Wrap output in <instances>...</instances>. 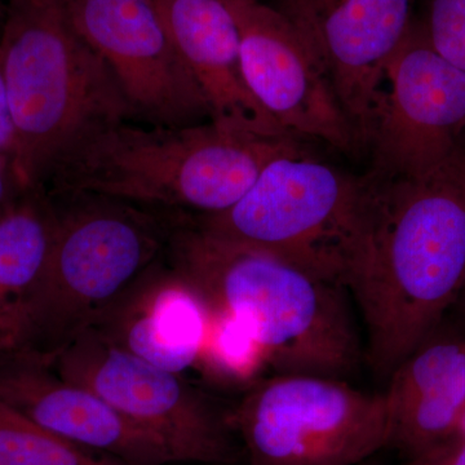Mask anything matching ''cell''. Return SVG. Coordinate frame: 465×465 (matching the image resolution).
I'll list each match as a JSON object with an SVG mask.
<instances>
[{"instance_id": "1", "label": "cell", "mask_w": 465, "mask_h": 465, "mask_svg": "<svg viewBox=\"0 0 465 465\" xmlns=\"http://www.w3.org/2000/svg\"><path fill=\"white\" fill-rule=\"evenodd\" d=\"M365 177L360 237L347 278L378 378L445 321L465 280V146L418 176Z\"/></svg>"}, {"instance_id": "2", "label": "cell", "mask_w": 465, "mask_h": 465, "mask_svg": "<svg viewBox=\"0 0 465 465\" xmlns=\"http://www.w3.org/2000/svg\"><path fill=\"white\" fill-rule=\"evenodd\" d=\"M170 264L207 304L231 312L255 333L272 374L341 379L365 356L344 287L262 251L211 237L182 217Z\"/></svg>"}, {"instance_id": "3", "label": "cell", "mask_w": 465, "mask_h": 465, "mask_svg": "<svg viewBox=\"0 0 465 465\" xmlns=\"http://www.w3.org/2000/svg\"><path fill=\"white\" fill-rule=\"evenodd\" d=\"M299 150L296 137L262 136L213 121L150 128L119 122L76 143L45 189L210 216L237 203L273 159Z\"/></svg>"}, {"instance_id": "4", "label": "cell", "mask_w": 465, "mask_h": 465, "mask_svg": "<svg viewBox=\"0 0 465 465\" xmlns=\"http://www.w3.org/2000/svg\"><path fill=\"white\" fill-rule=\"evenodd\" d=\"M0 65L21 189H45L76 143L134 116L112 70L73 29L60 0H12Z\"/></svg>"}, {"instance_id": "5", "label": "cell", "mask_w": 465, "mask_h": 465, "mask_svg": "<svg viewBox=\"0 0 465 465\" xmlns=\"http://www.w3.org/2000/svg\"><path fill=\"white\" fill-rule=\"evenodd\" d=\"M51 194V193H50ZM50 259L35 286L0 327V349L51 362L85 331L166 250L173 222L149 208L57 193Z\"/></svg>"}, {"instance_id": "6", "label": "cell", "mask_w": 465, "mask_h": 465, "mask_svg": "<svg viewBox=\"0 0 465 465\" xmlns=\"http://www.w3.org/2000/svg\"><path fill=\"white\" fill-rule=\"evenodd\" d=\"M363 195L365 177L299 150L273 159L228 210L189 220L211 237L269 253L347 290Z\"/></svg>"}, {"instance_id": "7", "label": "cell", "mask_w": 465, "mask_h": 465, "mask_svg": "<svg viewBox=\"0 0 465 465\" xmlns=\"http://www.w3.org/2000/svg\"><path fill=\"white\" fill-rule=\"evenodd\" d=\"M231 423L247 465H360L390 442L384 391L326 376H265L244 391Z\"/></svg>"}, {"instance_id": "8", "label": "cell", "mask_w": 465, "mask_h": 465, "mask_svg": "<svg viewBox=\"0 0 465 465\" xmlns=\"http://www.w3.org/2000/svg\"><path fill=\"white\" fill-rule=\"evenodd\" d=\"M48 363L163 443L174 463L234 465L243 457L231 412L222 411L183 375L116 348L94 330Z\"/></svg>"}, {"instance_id": "9", "label": "cell", "mask_w": 465, "mask_h": 465, "mask_svg": "<svg viewBox=\"0 0 465 465\" xmlns=\"http://www.w3.org/2000/svg\"><path fill=\"white\" fill-rule=\"evenodd\" d=\"M464 130L465 72L434 50L414 20L382 73L365 145L372 171L428 173L463 145Z\"/></svg>"}, {"instance_id": "10", "label": "cell", "mask_w": 465, "mask_h": 465, "mask_svg": "<svg viewBox=\"0 0 465 465\" xmlns=\"http://www.w3.org/2000/svg\"><path fill=\"white\" fill-rule=\"evenodd\" d=\"M73 29L112 70L134 116L180 127L211 121L155 0H60Z\"/></svg>"}, {"instance_id": "11", "label": "cell", "mask_w": 465, "mask_h": 465, "mask_svg": "<svg viewBox=\"0 0 465 465\" xmlns=\"http://www.w3.org/2000/svg\"><path fill=\"white\" fill-rule=\"evenodd\" d=\"M225 2L240 30L247 87L265 112L291 136L360 148L329 76L292 24L260 0Z\"/></svg>"}, {"instance_id": "12", "label": "cell", "mask_w": 465, "mask_h": 465, "mask_svg": "<svg viewBox=\"0 0 465 465\" xmlns=\"http://www.w3.org/2000/svg\"><path fill=\"white\" fill-rule=\"evenodd\" d=\"M415 0H275L316 54L365 148L385 65L414 23Z\"/></svg>"}, {"instance_id": "13", "label": "cell", "mask_w": 465, "mask_h": 465, "mask_svg": "<svg viewBox=\"0 0 465 465\" xmlns=\"http://www.w3.org/2000/svg\"><path fill=\"white\" fill-rule=\"evenodd\" d=\"M0 401L48 432L125 464L174 463L155 437L34 354L0 349Z\"/></svg>"}, {"instance_id": "14", "label": "cell", "mask_w": 465, "mask_h": 465, "mask_svg": "<svg viewBox=\"0 0 465 465\" xmlns=\"http://www.w3.org/2000/svg\"><path fill=\"white\" fill-rule=\"evenodd\" d=\"M208 307L173 265L157 262L113 302L92 330L116 348L183 375L197 365Z\"/></svg>"}, {"instance_id": "15", "label": "cell", "mask_w": 465, "mask_h": 465, "mask_svg": "<svg viewBox=\"0 0 465 465\" xmlns=\"http://www.w3.org/2000/svg\"><path fill=\"white\" fill-rule=\"evenodd\" d=\"M155 2L174 48L207 101L211 121L262 136H291L247 87L240 30L225 0Z\"/></svg>"}, {"instance_id": "16", "label": "cell", "mask_w": 465, "mask_h": 465, "mask_svg": "<svg viewBox=\"0 0 465 465\" xmlns=\"http://www.w3.org/2000/svg\"><path fill=\"white\" fill-rule=\"evenodd\" d=\"M388 448L405 460L451 439L465 410V333L445 321L394 369Z\"/></svg>"}, {"instance_id": "17", "label": "cell", "mask_w": 465, "mask_h": 465, "mask_svg": "<svg viewBox=\"0 0 465 465\" xmlns=\"http://www.w3.org/2000/svg\"><path fill=\"white\" fill-rule=\"evenodd\" d=\"M56 226V204L45 189H23L0 215V327L41 278Z\"/></svg>"}, {"instance_id": "18", "label": "cell", "mask_w": 465, "mask_h": 465, "mask_svg": "<svg viewBox=\"0 0 465 465\" xmlns=\"http://www.w3.org/2000/svg\"><path fill=\"white\" fill-rule=\"evenodd\" d=\"M207 307L206 338L195 369L213 384L244 391L272 375L264 349L249 324L224 309Z\"/></svg>"}, {"instance_id": "19", "label": "cell", "mask_w": 465, "mask_h": 465, "mask_svg": "<svg viewBox=\"0 0 465 465\" xmlns=\"http://www.w3.org/2000/svg\"><path fill=\"white\" fill-rule=\"evenodd\" d=\"M0 465L128 464L61 439L0 401Z\"/></svg>"}, {"instance_id": "20", "label": "cell", "mask_w": 465, "mask_h": 465, "mask_svg": "<svg viewBox=\"0 0 465 465\" xmlns=\"http://www.w3.org/2000/svg\"><path fill=\"white\" fill-rule=\"evenodd\" d=\"M420 23L434 50L465 72V0H430Z\"/></svg>"}, {"instance_id": "21", "label": "cell", "mask_w": 465, "mask_h": 465, "mask_svg": "<svg viewBox=\"0 0 465 465\" xmlns=\"http://www.w3.org/2000/svg\"><path fill=\"white\" fill-rule=\"evenodd\" d=\"M403 465H465V439L446 440L424 454L405 460Z\"/></svg>"}, {"instance_id": "22", "label": "cell", "mask_w": 465, "mask_h": 465, "mask_svg": "<svg viewBox=\"0 0 465 465\" xmlns=\"http://www.w3.org/2000/svg\"><path fill=\"white\" fill-rule=\"evenodd\" d=\"M23 191L8 155L0 146V215Z\"/></svg>"}, {"instance_id": "23", "label": "cell", "mask_w": 465, "mask_h": 465, "mask_svg": "<svg viewBox=\"0 0 465 465\" xmlns=\"http://www.w3.org/2000/svg\"><path fill=\"white\" fill-rule=\"evenodd\" d=\"M0 146L5 150L9 161H11L12 166H14L15 133L14 127H12L11 116H9L2 65H0Z\"/></svg>"}, {"instance_id": "24", "label": "cell", "mask_w": 465, "mask_h": 465, "mask_svg": "<svg viewBox=\"0 0 465 465\" xmlns=\"http://www.w3.org/2000/svg\"><path fill=\"white\" fill-rule=\"evenodd\" d=\"M458 311V324L459 329L465 333V292L460 293L454 307Z\"/></svg>"}, {"instance_id": "25", "label": "cell", "mask_w": 465, "mask_h": 465, "mask_svg": "<svg viewBox=\"0 0 465 465\" xmlns=\"http://www.w3.org/2000/svg\"><path fill=\"white\" fill-rule=\"evenodd\" d=\"M465 439V410L463 415H461L460 421H459L457 430H455L454 436L450 440H461ZM445 443V442H443Z\"/></svg>"}, {"instance_id": "26", "label": "cell", "mask_w": 465, "mask_h": 465, "mask_svg": "<svg viewBox=\"0 0 465 465\" xmlns=\"http://www.w3.org/2000/svg\"><path fill=\"white\" fill-rule=\"evenodd\" d=\"M8 8H5L3 0H0V32H2L3 24H5V16H7Z\"/></svg>"}, {"instance_id": "27", "label": "cell", "mask_w": 465, "mask_h": 465, "mask_svg": "<svg viewBox=\"0 0 465 465\" xmlns=\"http://www.w3.org/2000/svg\"><path fill=\"white\" fill-rule=\"evenodd\" d=\"M360 465H376V464H372L371 460H369V461H366V463L360 464Z\"/></svg>"}, {"instance_id": "28", "label": "cell", "mask_w": 465, "mask_h": 465, "mask_svg": "<svg viewBox=\"0 0 465 465\" xmlns=\"http://www.w3.org/2000/svg\"><path fill=\"white\" fill-rule=\"evenodd\" d=\"M465 292V280H464V284H463V290H461V293Z\"/></svg>"}, {"instance_id": "29", "label": "cell", "mask_w": 465, "mask_h": 465, "mask_svg": "<svg viewBox=\"0 0 465 465\" xmlns=\"http://www.w3.org/2000/svg\"><path fill=\"white\" fill-rule=\"evenodd\" d=\"M234 465H238V464H234Z\"/></svg>"}]
</instances>
